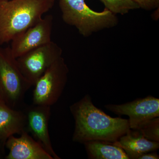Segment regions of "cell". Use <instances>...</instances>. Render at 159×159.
Returning a JSON list of instances; mask_svg holds the SVG:
<instances>
[{"label":"cell","mask_w":159,"mask_h":159,"mask_svg":"<svg viewBox=\"0 0 159 159\" xmlns=\"http://www.w3.org/2000/svg\"><path fill=\"white\" fill-rule=\"evenodd\" d=\"M75 120L72 140L84 144L92 141L114 143L129 129L128 119L112 118L96 107L87 94L70 106Z\"/></svg>","instance_id":"1"},{"label":"cell","mask_w":159,"mask_h":159,"mask_svg":"<svg viewBox=\"0 0 159 159\" xmlns=\"http://www.w3.org/2000/svg\"><path fill=\"white\" fill-rule=\"evenodd\" d=\"M54 0H0V46L35 25Z\"/></svg>","instance_id":"2"},{"label":"cell","mask_w":159,"mask_h":159,"mask_svg":"<svg viewBox=\"0 0 159 159\" xmlns=\"http://www.w3.org/2000/svg\"><path fill=\"white\" fill-rule=\"evenodd\" d=\"M59 6L64 22L75 27L84 37L119 24L116 15L106 8L101 12L94 11L85 0H59Z\"/></svg>","instance_id":"3"},{"label":"cell","mask_w":159,"mask_h":159,"mask_svg":"<svg viewBox=\"0 0 159 159\" xmlns=\"http://www.w3.org/2000/svg\"><path fill=\"white\" fill-rule=\"evenodd\" d=\"M0 46V87L3 100L16 109L32 86L23 75L10 46Z\"/></svg>","instance_id":"4"},{"label":"cell","mask_w":159,"mask_h":159,"mask_svg":"<svg viewBox=\"0 0 159 159\" xmlns=\"http://www.w3.org/2000/svg\"><path fill=\"white\" fill-rule=\"evenodd\" d=\"M68 67L62 57L57 60L35 84L33 104L51 107L62 95L68 80Z\"/></svg>","instance_id":"5"},{"label":"cell","mask_w":159,"mask_h":159,"mask_svg":"<svg viewBox=\"0 0 159 159\" xmlns=\"http://www.w3.org/2000/svg\"><path fill=\"white\" fill-rule=\"evenodd\" d=\"M62 55L61 48L51 41L29 51L16 59L23 75L34 86L40 77Z\"/></svg>","instance_id":"6"},{"label":"cell","mask_w":159,"mask_h":159,"mask_svg":"<svg viewBox=\"0 0 159 159\" xmlns=\"http://www.w3.org/2000/svg\"><path fill=\"white\" fill-rule=\"evenodd\" d=\"M53 17L51 15L43 17L35 25L15 36L10 46L16 58L51 41Z\"/></svg>","instance_id":"7"},{"label":"cell","mask_w":159,"mask_h":159,"mask_svg":"<svg viewBox=\"0 0 159 159\" xmlns=\"http://www.w3.org/2000/svg\"><path fill=\"white\" fill-rule=\"evenodd\" d=\"M107 109L116 115L128 116L129 128L136 130L148 120L159 116V99L148 96L122 104H107Z\"/></svg>","instance_id":"8"},{"label":"cell","mask_w":159,"mask_h":159,"mask_svg":"<svg viewBox=\"0 0 159 159\" xmlns=\"http://www.w3.org/2000/svg\"><path fill=\"white\" fill-rule=\"evenodd\" d=\"M24 112L26 117V131L31 134L53 159H60L53 149L49 134L51 107L33 104L27 107Z\"/></svg>","instance_id":"9"},{"label":"cell","mask_w":159,"mask_h":159,"mask_svg":"<svg viewBox=\"0 0 159 159\" xmlns=\"http://www.w3.org/2000/svg\"><path fill=\"white\" fill-rule=\"evenodd\" d=\"M20 135L18 138L11 136L6 140L9 152L6 159H54L26 131Z\"/></svg>","instance_id":"10"},{"label":"cell","mask_w":159,"mask_h":159,"mask_svg":"<svg viewBox=\"0 0 159 159\" xmlns=\"http://www.w3.org/2000/svg\"><path fill=\"white\" fill-rule=\"evenodd\" d=\"M25 112L11 108L0 99V140H6L11 136L20 134L26 131Z\"/></svg>","instance_id":"11"},{"label":"cell","mask_w":159,"mask_h":159,"mask_svg":"<svg viewBox=\"0 0 159 159\" xmlns=\"http://www.w3.org/2000/svg\"><path fill=\"white\" fill-rule=\"evenodd\" d=\"M129 129L119 138L114 145L122 148L129 159H137L140 155L156 151L159 148V142L150 141L138 131Z\"/></svg>","instance_id":"12"},{"label":"cell","mask_w":159,"mask_h":159,"mask_svg":"<svg viewBox=\"0 0 159 159\" xmlns=\"http://www.w3.org/2000/svg\"><path fill=\"white\" fill-rule=\"evenodd\" d=\"M89 158L129 159L122 148L111 142L92 141L84 143Z\"/></svg>","instance_id":"13"},{"label":"cell","mask_w":159,"mask_h":159,"mask_svg":"<svg viewBox=\"0 0 159 159\" xmlns=\"http://www.w3.org/2000/svg\"><path fill=\"white\" fill-rule=\"evenodd\" d=\"M106 9L114 14L124 15L131 10L140 9L133 0H99Z\"/></svg>","instance_id":"14"},{"label":"cell","mask_w":159,"mask_h":159,"mask_svg":"<svg viewBox=\"0 0 159 159\" xmlns=\"http://www.w3.org/2000/svg\"><path fill=\"white\" fill-rule=\"evenodd\" d=\"M135 130L150 141L159 142V117L150 119L142 124Z\"/></svg>","instance_id":"15"},{"label":"cell","mask_w":159,"mask_h":159,"mask_svg":"<svg viewBox=\"0 0 159 159\" xmlns=\"http://www.w3.org/2000/svg\"><path fill=\"white\" fill-rule=\"evenodd\" d=\"M140 9L145 10H153L158 9L159 0H133Z\"/></svg>","instance_id":"16"},{"label":"cell","mask_w":159,"mask_h":159,"mask_svg":"<svg viewBox=\"0 0 159 159\" xmlns=\"http://www.w3.org/2000/svg\"><path fill=\"white\" fill-rule=\"evenodd\" d=\"M159 156L156 152H146L140 155L137 159H158Z\"/></svg>","instance_id":"17"},{"label":"cell","mask_w":159,"mask_h":159,"mask_svg":"<svg viewBox=\"0 0 159 159\" xmlns=\"http://www.w3.org/2000/svg\"><path fill=\"white\" fill-rule=\"evenodd\" d=\"M6 140H0V155L2 151V147L4 145H6Z\"/></svg>","instance_id":"18"},{"label":"cell","mask_w":159,"mask_h":159,"mask_svg":"<svg viewBox=\"0 0 159 159\" xmlns=\"http://www.w3.org/2000/svg\"><path fill=\"white\" fill-rule=\"evenodd\" d=\"M0 99H2V92H1V87H0Z\"/></svg>","instance_id":"19"}]
</instances>
